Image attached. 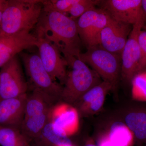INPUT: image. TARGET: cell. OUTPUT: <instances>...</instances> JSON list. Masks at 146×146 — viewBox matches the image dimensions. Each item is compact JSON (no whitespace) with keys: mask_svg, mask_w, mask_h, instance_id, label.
Here are the masks:
<instances>
[{"mask_svg":"<svg viewBox=\"0 0 146 146\" xmlns=\"http://www.w3.org/2000/svg\"><path fill=\"white\" fill-rule=\"evenodd\" d=\"M36 35L48 41L63 56L78 58L82 43L76 20L57 11L43 9L36 27Z\"/></svg>","mask_w":146,"mask_h":146,"instance_id":"1","label":"cell"},{"mask_svg":"<svg viewBox=\"0 0 146 146\" xmlns=\"http://www.w3.org/2000/svg\"><path fill=\"white\" fill-rule=\"evenodd\" d=\"M84 146H98V145H96L92 140H90L87 141Z\"/></svg>","mask_w":146,"mask_h":146,"instance_id":"29","label":"cell"},{"mask_svg":"<svg viewBox=\"0 0 146 146\" xmlns=\"http://www.w3.org/2000/svg\"><path fill=\"white\" fill-rule=\"evenodd\" d=\"M142 0L101 1L100 8L114 20L133 25L144 14Z\"/></svg>","mask_w":146,"mask_h":146,"instance_id":"11","label":"cell"},{"mask_svg":"<svg viewBox=\"0 0 146 146\" xmlns=\"http://www.w3.org/2000/svg\"><path fill=\"white\" fill-rule=\"evenodd\" d=\"M141 5L143 11L146 16V0H142Z\"/></svg>","mask_w":146,"mask_h":146,"instance_id":"28","label":"cell"},{"mask_svg":"<svg viewBox=\"0 0 146 146\" xmlns=\"http://www.w3.org/2000/svg\"><path fill=\"white\" fill-rule=\"evenodd\" d=\"M100 2V0H76L68 14L72 19L77 20L88 11L96 8Z\"/></svg>","mask_w":146,"mask_h":146,"instance_id":"23","label":"cell"},{"mask_svg":"<svg viewBox=\"0 0 146 146\" xmlns=\"http://www.w3.org/2000/svg\"><path fill=\"white\" fill-rule=\"evenodd\" d=\"M28 88V84L17 55L1 68L0 100L26 94Z\"/></svg>","mask_w":146,"mask_h":146,"instance_id":"6","label":"cell"},{"mask_svg":"<svg viewBox=\"0 0 146 146\" xmlns=\"http://www.w3.org/2000/svg\"><path fill=\"white\" fill-rule=\"evenodd\" d=\"M56 100L40 89L34 88L27 97L24 117L40 115L49 111L55 105Z\"/></svg>","mask_w":146,"mask_h":146,"instance_id":"17","label":"cell"},{"mask_svg":"<svg viewBox=\"0 0 146 146\" xmlns=\"http://www.w3.org/2000/svg\"><path fill=\"white\" fill-rule=\"evenodd\" d=\"M37 146H61L72 145L69 137L55 127L49 120L39 138L35 141Z\"/></svg>","mask_w":146,"mask_h":146,"instance_id":"18","label":"cell"},{"mask_svg":"<svg viewBox=\"0 0 146 146\" xmlns=\"http://www.w3.org/2000/svg\"><path fill=\"white\" fill-rule=\"evenodd\" d=\"M78 58L91 66L103 81L111 84L114 88L116 86L121 74V56L98 45L88 48L86 52L80 53Z\"/></svg>","mask_w":146,"mask_h":146,"instance_id":"4","label":"cell"},{"mask_svg":"<svg viewBox=\"0 0 146 146\" xmlns=\"http://www.w3.org/2000/svg\"><path fill=\"white\" fill-rule=\"evenodd\" d=\"M138 42L141 50V57L138 74L146 72V25L144 26L139 33Z\"/></svg>","mask_w":146,"mask_h":146,"instance_id":"25","label":"cell"},{"mask_svg":"<svg viewBox=\"0 0 146 146\" xmlns=\"http://www.w3.org/2000/svg\"><path fill=\"white\" fill-rule=\"evenodd\" d=\"M78 112L71 104L64 102L57 104L51 110L49 120L55 127L69 137L78 130Z\"/></svg>","mask_w":146,"mask_h":146,"instance_id":"13","label":"cell"},{"mask_svg":"<svg viewBox=\"0 0 146 146\" xmlns=\"http://www.w3.org/2000/svg\"><path fill=\"white\" fill-rule=\"evenodd\" d=\"M36 36V47L45 69L54 80H58L60 84L64 85L68 74L67 60L54 45L43 37Z\"/></svg>","mask_w":146,"mask_h":146,"instance_id":"9","label":"cell"},{"mask_svg":"<svg viewBox=\"0 0 146 146\" xmlns=\"http://www.w3.org/2000/svg\"><path fill=\"white\" fill-rule=\"evenodd\" d=\"M133 25L116 21L110 16L100 35L99 45L110 52L121 56Z\"/></svg>","mask_w":146,"mask_h":146,"instance_id":"10","label":"cell"},{"mask_svg":"<svg viewBox=\"0 0 146 146\" xmlns=\"http://www.w3.org/2000/svg\"><path fill=\"white\" fill-rule=\"evenodd\" d=\"M114 89L112 84L103 81L86 92L75 104L78 112L91 115L99 112L104 104L108 93Z\"/></svg>","mask_w":146,"mask_h":146,"instance_id":"15","label":"cell"},{"mask_svg":"<svg viewBox=\"0 0 146 146\" xmlns=\"http://www.w3.org/2000/svg\"><path fill=\"white\" fill-rule=\"evenodd\" d=\"M110 18L101 8H94L76 20L79 36L86 48L99 45L100 35Z\"/></svg>","mask_w":146,"mask_h":146,"instance_id":"8","label":"cell"},{"mask_svg":"<svg viewBox=\"0 0 146 146\" xmlns=\"http://www.w3.org/2000/svg\"><path fill=\"white\" fill-rule=\"evenodd\" d=\"M125 123L133 133L136 146L146 144V107L137 106L129 111Z\"/></svg>","mask_w":146,"mask_h":146,"instance_id":"16","label":"cell"},{"mask_svg":"<svg viewBox=\"0 0 146 146\" xmlns=\"http://www.w3.org/2000/svg\"><path fill=\"white\" fill-rule=\"evenodd\" d=\"M20 54L25 70L34 88L40 89L56 100L60 99L63 86L53 80L43 65L39 54Z\"/></svg>","mask_w":146,"mask_h":146,"instance_id":"5","label":"cell"},{"mask_svg":"<svg viewBox=\"0 0 146 146\" xmlns=\"http://www.w3.org/2000/svg\"><path fill=\"white\" fill-rule=\"evenodd\" d=\"M27 94L0 100V126L20 129L25 114Z\"/></svg>","mask_w":146,"mask_h":146,"instance_id":"14","label":"cell"},{"mask_svg":"<svg viewBox=\"0 0 146 146\" xmlns=\"http://www.w3.org/2000/svg\"><path fill=\"white\" fill-rule=\"evenodd\" d=\"M37 39L30 32L11 35L0 34V68L24 50L36 46Z\"/></svg>","mask_w":146,"mask_h":146,"instance_id":"12","label":"cell"},{"mask_svg":"<svg viewBox=\"0 0 146 146\" xmlns=\"http://www.w3.org/2000/svg\"><path fill=\"white\" fill-rule=\"evenodd\" d=\"M144 146H146V144L145 145H144Z\"/></svg>","mask_w":146,"mask_h":146,"instance_id":"31","label":"cell"},{"mask_svg":"<svg viewBox=\"0 0 146 146\" xmlns=\"http://www.w3.org/2000/svg\"><path fill=\"white\" fill-rule=\"evenodd\" d=\"M0 146H31L20 129L0 126Z\"/></svg>","mask_w":146,"mask_h":146,"instance_id":"21","label":"cell"},{"mask_svg":"<svg viewBox=\"0 0 146 146\" xmlns=\"http://www.w3.org/2000/svg\"><path fill=\"white\" fill-rule=\"evenodd\" d=\"M52 109L40 115L24 117L20 130L29 141H35L39 138L43 129L49 120Z\"/></svg>","mask_w":146,"mask_h":146,"instance_id":"19","label":"cell"},{"mask_svg":"<svg viewBox=\"0 0 146 146\" xmlns=\"http://www.w3.org/2000/svg\"><path fill=\"white\" fill-rule=\"evenodd\" d=\"M6 2V0H0V23L1 21L3 11Z\"/></svg>","mask_w":146,"mask_h":146,"instance_id":"27","label":"cell"},{"mask_svg":"<svg viewBox=\"0 0 146 146\" xmlns=\"http://www.w3.org/2000/svg\"><path fill=\"white\" fill-rule=\"evenodd\" d=\"M131 85L132 100L135 101L146 102V72L135 76Z\"/></svg>","mask_w":146,"mask_h":146,"instance_id":"22","label":"cell"},{"mask_svg":"<svg viewBox=\"0 0 146 146\" xmlns=\"http://www.w3.org/2000/svg\"><path fill=\"white\" fill-rule=\"evenodd\" d=\"M98 146H114L110 140L108 134H104L98 141Z\"/></svg>","mask_w":146,"mask_h":146,"instance_id":"26","label":"cell"},{"mask_svg":"<svg viewBox=\"0 0 146 146\" xmlns=\"http://www.w3.org/2000/svg\"><path fill=\"white\" fill-rule=\"evenodd\" d=\"M64 57L70 70L68 72L60 99L74 104L86 92L102 81L98 74L77 57L69 55Z\"/></svg>","mask_w":146,"mask_h":146,"instance_id":"3","label":"cell"},{"mask_svg":"<svg viewBox=\"0 0 146 146\" xmlns=\"http://www.w3.org/2000/svg\"><path fill=\"white\" fill-rule=\"evenodd\" d=\"M110 140L114 146H134V136L125 123L117 122L113 124L109 133Z\"/></svg>","mask_w":146,"mask_h":146,"instance_id":"20","label":"cell"},{"mask_svg":"<svg viewBox=\"0 0 146 146\" xmlns=\"http://www.w3.org/2000/svg\"><path fill=\"white\" fill-rule=\"evenodd\" d=\"M43 8L42 1H6L0 23V34L30 32L38 23Z\"/></svg>","mask_w":146,"mask_h":146,"instance_id":"2","label":"cell"},{"mask_svg":"<svg viewBox=\"0 0 146 146\" xmlns=\"http://www.w3.org/2000/svg\"><path fill=\"white\" fill-rule=\"evenodd\" d=\"M61 146H74V145H70Z\"/></svg>","mask_w":146,"mask_h":146,"instance_id":"30","label":"cell"},{"mask_svg":"<svg viewBox=\"0 0 146 146\" xmlns=\"http://www.w3.org/2000/svg\"><path fill=\"white\" fill-rule=\"evenodd\" d=\"M146 25L145 13L133 25L121 55V75L123 79L131 83L135 76L138 75L141 54L138 42L139 33Z\"/></svg>","mask_w":146,"mask_h":146,"instance_id":"7","label":"cell"},{"mask_svg":"<svg viewBox=\"0 0 146 146\" xmlns=\"http://www.w3.org/2000/svg\"><path fill=\"white\" fill-rule=\"evenodd\" d=\"M76 0L42 1L43 9L57 11L67 15Z\"/></svg>","mask_w":146,"mask_h":146,"instance_id":"24","label":"cell"}]
</instances>
